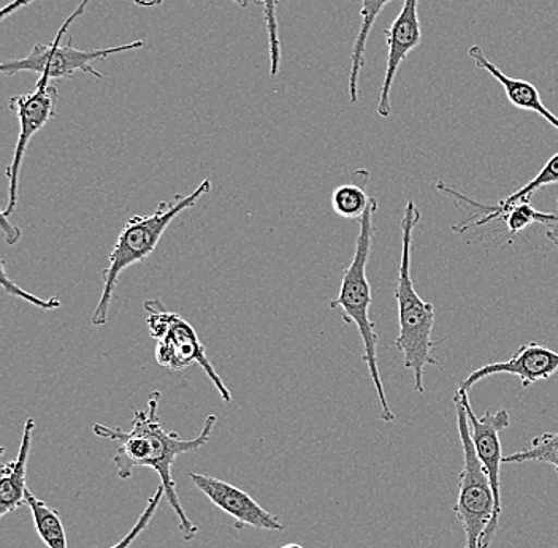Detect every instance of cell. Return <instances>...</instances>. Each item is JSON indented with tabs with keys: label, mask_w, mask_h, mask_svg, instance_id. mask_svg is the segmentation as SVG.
Listing matches in <instances>:
<instances>
[{
	"label": "cell",
	"mask_w": 558,
	"mask_h": 548,
	"mask_svg": "<svg viewBox=\"0 0 558 548\" xmlns=\"http://www.w3.org/2000/svg\"><path fill=\"white\" fill-rule=\"evenodd\" d=\"M159 392L149 394L146 410L134 411V421H132V428L129 431L100 424L94 425L93 431L99 438L110 439L120 445L113 456L120 479H131L135 467H149L159 474L160 485L166 488L167 502L178 516V528H180L181 536L186 543H191L197 536L198 528L191 522L181 506L180 498H178L172 473L173 464L183 453L197 452L198 449L208 445L213 429L218 424V417L208 415L197 438L183 439L178 433L167 431L162 427L159 417Z\"/></svg>",
	"instance_id": "cell-1"
},
{
	"label": "cell",
	"mask_w": 558,
	"mask_h": 548,
	"mask_svg": "<svg viewBox=\"0 0 558 548\" xmlns=\"http://www.w3.org/2000/svg\"><path fill=\"white\" fill-rule=\"evenodd\" d=\"M418 221H421V212L416 204L414 200H408L400 223L401 258L396 284L400 331L396 345L403 354L404 368L414 373V390L417 393H424L425 366L438 365V361L432 354L435 306L424 302L417 295L413 276H411V247H413V232Z\"/></svg>",
	"instance_id": "cell-2"
},
{
	"label": "cell",
	"mask_w": 558,
	"mask_h": 548,
	"mask_svg": "<svg viewBox=\"0 0 558 548\" xmlns=\"http://www.w3.org/2000/svg\"><path fill=\"white\" fill-rule=\"evenodd\" d=\"M209 192H211V181H202L191 194L174 195L170 202H160L151 215L134 216L125 222L113 249H111L110 257H108V267L102 273L104 291L96 309H94L93 317H90L93 326L102 327L108 322L111 299H113V292L120 282L122 271L142 264L145 258L151 256L173 219L192 208Z\"/></svg>",
	"instance_id": "cell-3"
},
{
	"label": "cell",
	"mask_w": 558,
	"mask_h": 548,
	"mask_svg": "<svg viewBox=\"0 0 558 548\" xmlns=\"http://www.w3.org/2000/svg\"><path fill=\"white\" fill-rule=\"evenodd\" d=\"M376 211H378V200L369 197L368 206L361 219V230L355 240L354 257L347 270L343 271L340 293L337 299L331 300L330 308H340L344 322L354 324L357 327L362 343H364V362L368 366L369 376L375 383L379 404H381V418L390 424L396 421V414L390 410L389 401L384 392L381 373H379L378 334H376L375 322L369 319L372 285L366 278V267H368L373 235H375L373 218H375Z\"/></svg>",
	"instance_id": "cell-4"
},
{
	"label": "cell",
	"mask_w": 558,
	"mask_h": 548,
	"mask_svg": "<svg viewBox=\"0 0 558 548\" xmlns=\"http://www.w3.org/2000/svg\"><path fill=\"white\" fill-rule=\"evenodd\" d=\"M143 308L148 313L146 324L149 334L157 341L155 357L159 366L172 373L183 372L191 365L201 366L222 400L232 403V393L213 368L205 345L194 327L183 317L167 310L160 300H146Z\"/></svg>",
	"instance_id": "cell-5"
},
{
	"label": "cell",
	"mask_w": 558,
	"mask_h": 548,
	"mask_svg": "<svg viewBox=\"0 0 558 548\" xmlns=\"http://www.w3.org/2000/svg\"><path fill=\"white\" fill-rule=\"evenodd\" d=\"M89 2L90 0H82L78 9L64 21L51 44H37L26 58L3 62L0 65L2 73H5V75H16L21 72L38 73L50 82L51 80L70 78L78 72L89 73L96 78H102V73L93 68V62L105 61L113 54H122V52L143 48V45H145L143 40L120 45V47L102 48V50H80V48L73 47L72 38H70L68 45H61L62 37L68 33L73 21L78 20L86 12Z\"/></svg>",
	"instance_id": "cell-6"
},
{
	"label": "cell",
	"mask_w": 558,
	"mask_h": 548,
	"mask_svg": "<svg viewBox=\"0 0 558 548\" xmlns=\"http://www.w3.org/2000/svg\"><path fill=\"white\" fill-rule=\"evenodd\" d=\"M457 427L463 449V470L460 473L459 499H457V519L465 529L466 548H480L481 539L495 512V498L490 480L471 438L469 415L459 393L453 397Z\"/></svg>",
	"instance_id": "cell-7"
},
{
	"label": "cell",
	"mask_w": 558,
	"mask_h": 548,
	"mask_svg": "<svg viewBox=\"0 0 558 548\" xmlns=\"http://www.w3.org/2000/svg\"><path fill=\"white\" fill-rule=\"evenodd\" d=\"M59 90L52 86L50 80L40 76L33 93L15 96L10 99V108L15 111L20 121V135H17L15 155L12 163L7 167L9 178V202L2 215L12 216L17 204V184H20L21 166L31 139L56 117Z\"/></svg>",
	"instance_id": "cell-8"
},
{
	"label": "cell",
	"mask_w": 558,
	"mask_h": 548,
	"mask_svg": "<svg viewBox=\"0 0 558 548\" xmlns=\"http://www.w3.org/2000/svg\"><path fill=\"white\" fill-rule=\"evenodd\" d=\"M459 397L462 398L465 404L466 415H469V424L471 438H473L474 449H476L477 456L486 470L488 480H490L492 491L495 498V512L488 523L486 532H484L483 539H481L480 548H488L495 534L498 532L501 515V480L500 471L504 456H501V441L500 431L509 427V414L504 410L494 414V412H486L483 417H476L473 407L470 404L469 392L457 390Z\"/></svg>",
	"instance_id": "cell-9"
},
{
	"label": "cell",
	"mask_w": 558,
	"mask_h": 548,
	"mask_svg": "<svg viewBox=\"0 0 558 548\" xmlns=\"http://www.w3.org/2000/svg\"><path fill=\"white\" fill-rule=\"evenodd\" d=\"M190 477L195 488L204 494L216 508L232 516L236 529L251 526L260 532H284V523L279 522L277 516L265 511L259 502L251 498L242 488L218 479V477L205 476L201 473H191Z\"/></svg>",
	"instance_id": "cell-10"
},
{
	"label": "cell",
	"mask_w": 558,
	"mask_h": 548,
	"mask_svg": "<svg viewBox=\"0 0 558 548\" xmlns=\"http://www.w3.org/2000/svg\"><path fill=\"white\" fill-rule=\"evenodd\" d=\"M558 372V352L553 349L544 348L538 343L523 344L518 349L509 361L500 363H488L481 366L476 372L471 373L462 383L459 390L469 392L474 383L486 377L497 375H512L521 379L523 389H529L538 380H546Z\"/></svg>",
	"instance_id": "cell-11"
},
{
	"label": "cell",
	"mask_w": 558,
	"mask_h": 548,
	"mask_svg": "<svg viewBox=\"0 0 558 548\" xmlns=\"http://www.w3.org/2000/svg\"><path fill=\"white\" fill-rule=\"evenodd\" d=\"M386 34L387 54L386 76H384L381 97H379L378 114L389 118L392 111L390 105V89L404 59L411 51L416 50L422 41L421 21H418V0H404L400 15L396 17L392 26L384 31Z\"/></svg>",
	"instance_id": "cell-12"
},
{
	"label": "cell",
	"mask_w": 558,
	"mask_h": 548,
	"mask_svg": "<svg viewBox=\"0 0 558 548\" xmlns=\"http://www.w3.org/2000/svg\"><path fill=\"white\" fill-rule=\"evenodd\" d=\"M469 56L476 62L477 69L486 70L488 75L494 76L504 86L509 102L514 105V107L521 108V110L533 111V113L539 114L541 118H544L558 131V118L543 103L539 90L536 89L535 85L525 82V80L511 78V76L506 75L504 70L498 69L477 45L470 48Z\"/></svg>",
	"instance_id": "cell-13"
},
{
	"label": "cell",
	"mask_w": 558,
	"mask_h": 548,
	"mask_svg": "<svg viewBox=\"0 0 558 548\" xmlns=\"http://www.w3.org/2000/svg\"><path fill=\"white\" fill-rule=\"evenodd\" d=\"M34 429V418H27L16 459L3 464L2 477H0V516H5L21 506L27 504L26 494L29 490L26 482L27 463H29Z\"/></svg>",
	"instance_id": "cell-14"
},
{
	"label": "cell",
	"mask_w": 558,
	"mask_h": 548,
	"mask_svg": "<svg viewBox=\"0 0 558 548\" xmlns=\"http://www.w3.org/2000/svg\"><path fill=\"white\" fill-rule=\"evenodd\" d=\"M390 2L392 0H362L361 29H359L354 47H352L351 70H349L348 89L351 103L359 100V76H361L362 69H364L366 41H368L369 33H372L384 7L389 5Z\"/></svg>",
	"instance_id": "cell-15"
},
{
	"label": "cell",
	"mask_w": 558,
	"mask_h": 548,
	"mask_svg": "<svg viewBox=\"0 0 558 548\" xmlns=\"http://www.w3.org/2000/svg\"><path fill=\"white\" fill-rule=\"evenodd\" d=\"M26 502L33 514L35 532L48 548H69L68 533L61 512L27 490Z\"/></svg>",
	"instance_id": "cell-16"
},
{
	"label": "cell",
	"mask_w": 558,
	"mask_h": 548,
	"mask_svg": "<svg viewBox=\"0 0 558 548\" xmlns=\"http://www.w3.org/2000/svg\"><path fill=\"white\" fill-rule=\"evenodd\" d=\"M368 180V170H357L352 174L351 183L335 188L331 194V208L340 218L362 219L369 202L365 192Z\"/></svg>",
	"instance_id": "cell-17"
},
{
	"label": "cell",
	"mask_w": 558,
	"mask_h": 548,
	"mask_svg": "<svg viewBox=\"0 0 558 548\" xmlns=\"http://www.w3.org/2000/svg\"><path fill=\"white\" fill-rule=\"evenodd\" d=\"M504 463H546L558 473V433H544L536 436L530 449L504 456Z\"/></svg>",
	"instance_id": "cell-18"
},
{
	"label": "cell",
	"mask_w": 558,
	"mask_h": 548,
	"mask_svg": "<svg viewBox=\"0 0 558 548\" xmlns=\"http://www.w3.org/2000/svg\"><path fill=\"white\" fill-rule=\"evenodd\" d=\"M264 12L267 26L268 47H270V75L278 76L281 70V41H279L278 5L279 0H257Z\"/></svg>",
	"instance_id": "cell-19"
},
{
	"label": "cell",
	"mask_w": 558,
	"mask_h": 548,
	"mask_svg": "<svg viewBox=\"0 0 558 548\" xmlns=\"http://www.w3.org/2000/svg\"><path fill=\"white\" fill-rule=\"evenodd\" d=\"M163 498H166V488H163V485H159V487H157L156 494L148 499V504H146L145 511H143V514L138 516L137 523L132 526L131 532L125 534L120 543L114 544V546L108 548H131L132 544L138 539L140 534L148 528L149 522H151L153 516L156 515L157 508H159V504L162 502Z\"/></svg>",
	"instance_id": "cell-20"
},
{
	"label": "cell",
	"mask_w": 558,
	"mask_h": 548,
	"mask_svg": "<svg viewBox=\"0 0 558 548\" xmlns=\"http://www.w3.org/2000/svg\"><path fill=\"white\" fill-rule=\"evenodd\" d=\"M0 273H2L3 291L9 293V295L24 300V302L31 303V305L37 306L40 309L51 310L61 308V302L56 296L54 299H40V296H35L33 293L24 291L16 282H13V279L7 273L5 260H0Z\"/></svg>",
	"instance_id": "cell-21"
},
{
	"label": "cell",
	"mask_w": 558,
	"mask_h": 548,
	"mask_svg": "<svg viewBox=\"0 0 558 548\" xmlns=\"http://www.w3.org/2000/svg\"><path fill=\"white\" fill-rule=\"evenodd\" d=\"M34 0H13L9 5L3 7L2 13H0V20H5L7 16L13 15V13L17 12V10L24 9V7L29 5ZM135 5L145 7V9H155V7L162 5L163 0H132ZM229 2L236 3V5L244 7L250 5V0H229Z\"/></svg>",
	"instance_id": "cell-22"
},
{
	"label": "cell",
	"mask_w": 558,
	"mask_h": 548,
	"mask_svg": "<svg viewBox=\"0 0 558 548\" xmlns=\"http://www.w3.org/2000/svg\"><path fill=\"white\" fill-rule=\"evenodd\" d=\"M0 227H2L7 243L16 244L17 241L21 240V230L9 222V216L2 215V218H0Z\"/></svg>",
	"instance_id": "cell-23"
},
{
	"label": "cell",
	"mask_w": 558,
	"mask_h": 548,
	"mask_svg": "<svg viewBox=\"0 0 558 548\" xmlns=\"http://www.w3.org/2000/svg\"><path fill=\"white\" fill-rule=\"evenodd\" d=\"M546 227L547 240H549L558 251V202L556 211H553V218H550V221L546 223Z\"/></svg>",
	"instance_id": "cell-24"
},
{
	"label": "cell",
	"mask_w": 558,
	"mask_h": 548,
	"mask_svg": "<svg viewBox=\"0 0 558 548\" xmlns=\"http://www.w3.org/2000/svg\"><path fill=\"white\" fill-rule=\"evenodd\" d=\"M281 548H303L302 546H299V544H288V546L281 547Z\"/></svg>",
	"instance_id": "cell-25"
}]
</instances>
